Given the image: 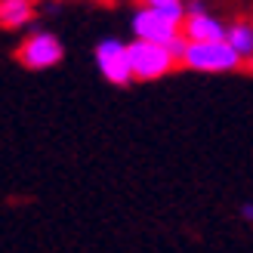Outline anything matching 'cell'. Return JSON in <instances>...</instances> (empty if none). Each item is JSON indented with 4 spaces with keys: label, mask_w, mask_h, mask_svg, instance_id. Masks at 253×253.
Segmentation results:
<instances>
[{
    "label": "cell",
    "mask_w": 253,
    "mask_h": 253,
    "mask_svg": "<svg viewBox=\"0 0 253 253\" xmlns=\"http://www.w3.org/2000/svg\"><path fill=\"white\" fill-rule=\"evenodd\" d=\"M241 56L232 49L229 41H210V43H188L182 65L192 71H207V74H222L241 68Z\"/></svg>",
    "instance_id": "obj_2"
},
{
    "label": "cell",
    "mask_w": 253,
    "mask_h": 253,
    "mask_svg": "<svg viewBox=\"0 0 253 253\" xmlns=\"http://www.w3.org/2000/svg\"><path fill=\"white\" fill-rule=\"evenodd\" d=\"M188 19L185 3H170V6H142L133 16V34L136 41L161 43L170 46L182 34V25Z\"/></svg>",
    "instance_id": "obj_1"
},
{
    "label": "cell",
    "mask_w": 253,
    "mask_h": 253,
    "mask_svg": "<svg viewBox=\"0 0 253 253\" xmlns=\"http://www.w3.org/2000/svg\"><path fill=\"white\" fill-rule=\"evenodd\" d=\"M96 65L99 74L108 81V84H130L133 78V65H130V43L118 41V37H108V41H99L96 46Z\"/></svg>",
    "instance_id": "obj_5"
},
{
    "label": "cell",
    "mask_w": 253,
    "mask_h": 253,
    "mask_svg": "<svg viewBox=\"0 0 253 253\" xmlns=\"http://www.w3.org/2000/svg\"><path fill=\"white\" fill-rule=\"evenodd\" d=\"M225 41L232 43V49L241 59H253V25L250 22H235L229 28V37Z\"/></svg>",
    "instance_id": "obj_8"
},
{
    "label": "cell",
    "mask_w": 253,
    "mask_h": 253,
    "mask_svg": "<svg viewBox=\"0 0 253 253\" xmlns=\"http://www.w3.org/2000/svg\"><path fill=\"white\" fill-rule=\"evenodd\" d=\"M250 68H253V59H250Z\"/></svg>",
    "instance_id": "obj_11"
},
{
    "label": "cell",
    "mask_w": 253,
    "mask_h": 253,
    "mask_svg": "<svg viewBox=\"0 0 253 253\" xmlns=\"http://www.w3.org/2000/svg\"><path fill=\"white\" fill-rule=\"evenodd\" d=\"M130 65H133L136 81H158V78L170 74L179 65V59L173 56L170 46L148 43V41H133L130 43Z\"/></svg>",
    "instance_id": "obj_3"
},
{
    "label": "cell",
    "mask_w": 253,
    "mask_h": 253,
    "mask_svg": "<svg viewBox=\"0 0 253 253\" xmlns=\"http://www.w3.org/2000/svg\"><path fill=\"white\" fill-rule=\"evenodd\" d=\"M34 16L31 0H0V25L3 28H22Z\"/></svg>",
    "instance_id": "obj_7"
},
{
    "label": "cell",
    "mask_w": 253,
    "mask_h": 253,
    "mask_svg": "<svg viewBox=\"0 0 253 253\" xmlns=\"http://www.w3.org/2000/svg\"><path fill=\"white\" fill-rule=\"evenodd\" d=\"M62 56H65L62 41H59L56 34H49V31H34V34H28L19 43V49H16V59L22 62L25 68H31V71L53 68V65H59V62H62Z\"/></svg>",
    "instance_id": "obj_4"
},
{
    "label": "cell",
    "mask_w": 253,
    "mask_h": 253,
    "mask_svg": "<svg viewBox=\"0 0 253 253\" xmlns=\"http://www.w3.org/2000/svg\"><path fill=\"white\" fill-rule=\"evenodd\" d=\"M182 34L188 37V43H210V41H225L229 28L210 12H201V16H188L182 25Z\"/></svg>",
    "instance_id": "obj_6"
},
{
    "label": "cell",
    "mask_w": 253,
    "mask_h": 253,
    "mask_svg": "<svg viewBox=\"0 0 253 253\" xmlns=\"http://www.w3.org/2000/svg\"><path fill=\"white\" fill-rule=\"evenodd\" d=\"M241 216H244L247 222H253V204H244V207H241Z\"/></svg>",
    "instance_id": "obj_10"
},
{
    "label": "cell",
    "mask_w": 253,
    "mask_h": 253,
    "mask_svg": "<svg viewBox=\"0 0 253 253\" xmlns=\"http://www.w3.org/2000/svg\"><path fill=\"white\" fill-rule=\"evenodd\" d=\"M145 6H170V3H182V0H142Z\"/></svg>",
    "instance_id": "obj_9"
}]
</instances>
